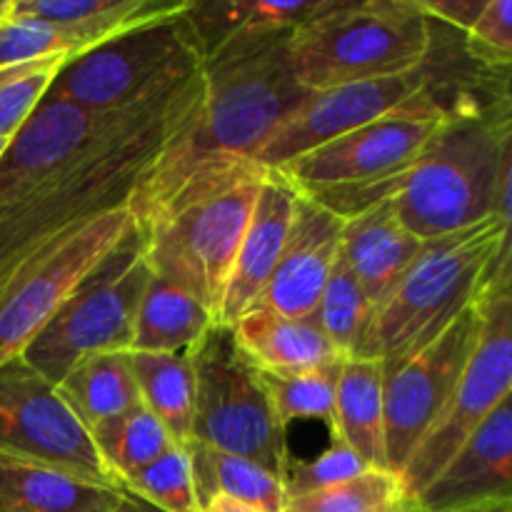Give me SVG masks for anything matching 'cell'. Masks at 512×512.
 <instances>
[{
    "label": "cell",
    "instance_id": "cell-42",
    "mask_svg": "<svg viewBox=\"0 0 512 512\" xmlns=\"http://www.w3.org/2000/svg\"><path fill=\"white\" fill-rule=\"evenodd\" d=\"M385 512H415V503H410V500H403V503H398L395 508H390Z\"/></svg>",
    "mask_w": 512,
    "mask_h": 512
},
{
    "label": "cell",
    "instance_id": "cell-7",
    "mask_svg": "<svg viewBox=\"0 0 512 512\" xmlns=\"http://www.w3.org/2000/svg\"><path fill=\"white\" fill-rule=\"evenodd\" d=\"M188 10L125 30L68 60L48 95L88 113H118L178 88L203 70Z\"/></svg>",
    "mask_w": 512,
    "mask_h": 512
},
{
    "label": "cell",
    "instance_id": "cell-11",
    "mask_svg": "<svg viewBox=\"0 0 512 512\" xmlns=\"http://www.w3.org/2000/svg\"><path fill=\"white\" fill-rule=\"evenodd\" d=\"M460 40L463 35H458L455 43H445V53H440L438 40H435L430 60L413 73L335 85V88L310 93L270 135L263 150L255 155V163L265 170H278L320 145L333 143L363 125L408 108L438 83Z\"/></svg>",
    "mask_w": 512,
    "mask_h": 512
},
{
    "label": "cell",
    "instance_id": "cell-35",
    "mask_svg": "<svg viewBox=\"0 0 512 512\" xmlns=\"http://www.w3.org/2000/svg\"><path fill=\"white\" fill-rule=\"evenodd\" d=\"M145 3L148 0H15V15L53 25H88L128 18Z\"/></svg>",
    "mask_w": 512,
    "mask_h": 512
},
{
    "label": "cell",
    "instance_id": "cell-5",
    "mask_svg": "<svg viewBox=\"0 0 512 512\" xmlns=\"http://www.w3.org/2000/svg\"><path fill=\"white\" fill-rule=\"evenodd\" d=\"M265 175L258 163L223 170L173 200L143 233L150 270L200 300L215 320Z\"/></svg>",
    "mask_w": 512,
    "mask_h": 512
},
{
    "label": "cell",
    "instance_id": "cell-8",
    "mask_svg": "<svg viewBox=\"0 0 512 512\" xmlns=\"http://www.w3.org/2000/svg\"><path fill=\"white\" fill-rule=\"evenodd\" d=\"M153 275L140 228L65 300L20 358L58 385L83 360L130 353L135 315Z\"/></svg>",
    "mask_w": 512,
    "mask_h": 512
},
{
    "label": "cell",
    "instance_id": "cell-24",
    "mask_svg": "<svg viewBox=\"0 0 512 512\" xmlns=\"http://www.w3.org/2000/svg\"><path fill=\"white\" fill-rule=\"evenodd\" d=\"M140 403L165 425L170 438L188 448L193 443L195 373L185 353H128Z\"/></svg>",
    "mask_w": 512,
    "mask_h": 512
},
{
    "label": "cell",
    "instance_id": "cell-41",
    "mask_svg": "<svg viewBox=\"0 0 512 512\" xmlns=\"http://www.w3.org/2000/svg\"><path fill=\"white\" fill-rule=\"evenodd\" d=\"M15 15V0H0V28L10 23Z\"/></svg>",
    "mask_w": 512,
    "mask_h": 512
},
{
    "label": "cell",
    "instance_id": "cell-19",
    "mask_svg": "<svg viewBox=\"0 0 512 512\" xmlns=\"http://www.w3.org/2000/svg\"><path fill=\"white\" fill-rule=\"evenodd\" d=\"M423 240L415 238L393 208V200L375 205L355 218L345 220L343 260L358 278L373 310L398 285L405 270L423 250Z\"/></svg>",
    "mask_w": 512,
    "mask_h": 512
},
{
    "label": "cell",
    "instance_id": "cell-22",
    "mask_svg": "<svg viewBox=\"0 0 512 512\" xmlns=\"http://www.w3.org/2000/svg\"><path fill=\"white\" fill-rule=\"evenodd\" d=\"M333 440L348 445L368 468L390 470L385 453V368L378 360L340 363Z\"/></svg>",
    "mask_w": 512,
    "mask_h": 512
},
{
    "label": "cell",
    "instance_id": "cell-36",
    "mask_svg": "<svg viewBox=\"0 0 512 512\" xmlns=\"http://www.w3.org/2000/svg\"><path fill=\"white\" fill-rule=\"evenodd\" d=\"M465 48L485 68H512V0H488L475 28L465 35Z\"/></svg>",
    "mask_w": 512,
    "mask_h": 512
},
{
    "label": "cell",
    "instance_id": "cell-39",
    "mask_svg": "<svg viewBox=\"0 0 512 512\" xmlns=\"http://www.w3.org/2000/svg\"><path fill=\"white\" fill-rule=\"evenodd\" d=\"M203 512H265L255 505L243 503V500L225 498V495H218V498H210L208 503L203 505Z\"/></svg>",
    "mask_w": 512,
    "mask_h": 512
},
{
    "label": "cell",
    "instance_id": "cell-18",
    "mask_svg": "<svg viewBox=\"0 0 512 512\" xmlns=\"http://www.w3.org/2000/svg\"><path fill=\"white\" fill-rule=\"evenodd\" d=\"M298 195V190L283 175L268 170L263 185H260L258 203L250 215L245 238L240 243L215 325L233 328L240 315L258 305L260 295L268 288L280 255H283Z\"/></svg>",
    "mask_w": 512,
    "mask_h": 512
},
{
    "label": "cell",
    "instance_id": "cell-3",
    "mask_svg": "<svg viewBox=\"0 0 512 512\" xmlns=\"http://www.w3.org/2000/svg\"><path fill=\"white\" fill-rule=\"evenodd\" d=\"M505 118V70H498L405 170L393 208L415 238L428 243L495 218Z\"/></svg>",
    "mask_w": 512,
    "mask_h": 512
},
{
    "label": "cell",
    "instance_id": "cell-20",
    "mask_svg": "<svg viewBox=\"0 0 512 512\" xmlns=\"http://www.w3.org/2000/svg\"><path fill=\"white\" fill-rule=\"evenodd\" d=\"M240 353L265 373H298L340 363L315 318H288L255 305L230 328Z\"/></svg>",
    "mask_w": 512,
    "mask_h": 512
},
{
    "label": "cell",
    "instance_id": "cell-43",
    "mask_svg": "<svg viewBox=\"0 0 512 512\" xmlns=\"http://www.w3.org/2000/svg\"><path fill=\"white\" fill-rule=\"evenodd\" d=\"M8 143H10V140H0V155H3V150L8 148Z\"/></svg>",
    "mask_w": 512,
    "mask_h": 512
},
{
    "label": "cell",
    "instance_id": "cell-37",
    "mask_svg": "<svg viewBox=\"0 0 512 512\" xmlns=\"http://www.w3.org/2000/svg\"><path fill=\"white\" fill-rule=\"evenodd\" d=\"M415 3L425 18L465 38L480 20L488 0H415Z\"/></svg>",
    "mask_w": 512,
    "mask_h": 512
},
{
    "label": "cell",
    "instance_id": "cell-31",
    "mask_svg": "<svg viewBox=\"0 0 512 512\" xmlns=\"http://www.w3.org/2000/svg\"><path fill=\"white\" fill-rule=\"evenodd\" d=\"M123 493L135 495L160 512H203L195 493L188 448L180 445H173L148 468L130 475L123 483Z\"/></svg>",
    "mask_w": 512,
    "mask_h": 512
},
{
    "label": "cell",
    "instance_id": "cell-27",
    "mask_svg": "<svg viewBox=\"0 0 512 512\" xmlns=\"http://www.w3.org/2000/svg\"><path fill=\"white\" fill-rule=\"evenodd\" d=\"M90 438H93L105 468L118 480L120 488L130 475L148 468L160 455L168 453L173 445H178L170 438L165 425L143 403L130 408L120 418L95 428Z\"/></svg>",
    "mask_w": 512,
    "mask_h": 512
},
{
    "label": "cell",
    "instance_id": "cell-26",
    "mask_svg": "<svg viewBox=\"0 0 512 512\" xmlns=\"http://www.w3.org/2000/svg\"><path fill=\"white\" fill-rule=\"evenodd\" d=\"M188 455L200 505L218 495L243 500L265 512H283L288 503V490L283 480L270 470L260 468L253 460L208 448L203 443H190Z\"/></svg>",
    "mask_w": 512,
    "mask_h": 512
},
{
    "label": "cell",
    "instance_id": "cell-23",
    "mask_svg": "<svg viewBox=\"0 0 512 512\" xmlns=\"http://www.w3.org/2000/svg\"><path fill=\"white\" fill-rule=\"evenodd\" d=\"M210 328H215V318L200 300L153 273L135 315L130 353H185Z\"/></svg>",
    "mask_w": 512,
    "mask_h": 512
},
{
    "label": "cell",
    "instance_id": "cell-17",
    "mask_svg": "<svg viewBox=\"0 0 512 512\" xmlns=\"http://www.w3.org/2000/svg\"><path fill=\"white\" fill-rule=\"evenodd\" d=\"M500 495H512V395L465 438L413 503L418 512H443Z\"/></svg>",
    "mask_w": 512,
    "mask_h": 512
},
{
    "label": "cell",
    "instance_id": "cell-15",
    "mask_svg": "<svg viewBox=\"0 0 512 512\" xmlns=\"http://www.w3.org/2000/svg\"><path fill=\"white\" fill-rule=\"evenodd\" d=\"M345 218L298 195L288 240L258 305L288 318H315L325 285L343 253Z\"/></svg>",
    "mask_w": 512,
    "mask_h": 512
},
{
    "label": "cell",
    "instance_id": "cell-38",
    "mask_svg": "<svg viewBox=\"0 0 512 512\" xmlns=\"http://www.w3.org/2000/svg\"><path fill=\"white\" fill-rule=\"evenodd\" d=\"M443 512H512V495L475 500V503H465V505H458V508H450Z\"/></svg>",
    "mask_w": 512,
    "mask_h": 512
},
{
    "label": "cell",
    "instance_id": "cell-10",
    "mask_svg": "<svg viewBox=\"0 0 512 512\" xmlns=\"http://www.w3.org/2000/svg\"><path fill=\"white\" fill-rule=\"evenodd\" d=\"M0 453L123 490L58 385L45 380L23 358L0 368Z\"/></svg>",
    "mask_w": 512,
    "mask_h": 512
},
{
    "label": "cell",
    "instance_id": "cell-4",
    "mask_svg": "<svg viewBox=\"0 0 512 512\" xmlns=\"http://www.w3.org/2000/svg\"><path fill=\"white\" fill-rule=\"evenodd\" d=\"M435 23L415 0H335L288 38V65L308 93L413 73L430 60Z\"/></svg>",
    "mask_w": 512,
    "mask_h": 512
},
{
    "label": "cell",
    "instance_id": "cell-14",
    "mask_svg": "<svg viewBox=\"0 0 512 512\" xmlns=\"http://www.w3.org/2000/svg\"><path fill=\"white\" fill-rule=\"evenodd\" d=\"M173 90L138 108L118 110V113H88L78 105L45 95L43 103L35 108L28 123L15 133V138L0 155V213L73 168L103 140L133 125L155 105L163 103Z\"/></svg>",
    "mask_w": 512,
    "mask_h": 512
},
{
    "label": "cell",
    "instance_id": "cell-28",
    "mask_svg": "<svg viewBox=\"0 0 512 512\" xmlns=\"http://www.w3.org/2000/svg\"><path fill=\"white\" fill-rule=\"evenodd\" d=\"M340 363L298 370V373H265V370L255 368L265 395H268L270 408L285 430L298 420H318L333 438Z\"/></svg>",
    "mask_w": 512,
    "mask_h": 512
},
{
    "label": "cell",
    "instance_id": "cell-2",
    "mask_svg": "<svg viewBox=\"0 0 512 512\" xmlns=\"http://www.w3.org/2000/svg\"><path fill=\"white\" fill-rule=\"evenodd\" d=\"M200 88L203 70L143 118L103 140L73 168L0 213V283L55 238L128 203L155 153L190 113Z\"/></svg>",
    "mask_w": 512,
    "mask_h": 512
},
{
    "label": "cell",
    "instance_id": "cell-40",
    "mask_svg": "<svg viewBox=\"0 0 512 512\" xmlns=\"http://www.w3.org/2000/svg\"><path fill=\"white\" fill-rule=\"evenodd\" d=\"M108 512H160V510L150 508L148 503H143V500L135 498V495L123 493V495H120L118 505H115V508H110Z\"/></svg>",
    "mask_w": 512,
    "mask_h": 512
},
{
    "label": "cell",
    "instance_id": "cell-9",
    "mask_svg": "<svg viewBox=\"0 0 512 512\" xmlns=\"http://www.w3.org/2000/svg\"><path fill=\"white\" fill-rule=\"evenodd\" d=\"M195 373L193 443L240 455L288 480V430L278 423L255 365L230 328H210L190 350Z\"/></svg>",
    "mask_w": 512,
    "mask_h": 512
},
{
    "label": "cell",
    "instance_id": "cell-6",
    "mask_svg": "<svg viewBox=\"0 0 512 512\" xmlns=\"http://www.w3.org/2000/svg\"><path fill=\"white\" fill-rule=\"evenodd\" d=\"M498 245V218L428 240L388 298L373 310L355 358L390 365L433 343L475 305Z\"/></svg>",
    "mask_w": 512,
    "mask_h": 512
},
{
    "label": "cell",
    "instance_id": "cell-33",
    "mask_svg": "<svg viewBox=\"0 0 512 512\" xmlns=\"http://www.w3.org/2000/svg\"><path fill=\"white\" fill-rule=\"evenodd\" d=\"M65 63L68 58H48L0 68V140H13L15 133L28 123Z\"/></svg>",
    "mask_w": 512,
    "mask_h": 512
},
{
    "label": "cell",
    "instance_id": "cell-25",
    "mask_svg": "<svg viewBox=\"0 0 512 512\" xmlns=\"http://www.w3.org/2000/svg\"><path fill=\"white\" fill-rule=\"evenodd\" d=\"M58 390L90 433L140 403L128 353H103L83 360L60 380Z\"/></svg>",
    "mask_w": 512,
    "mask_h": 512
},
{
    "label": "cell",
    "instance_id": "cell-29",
    "mask_svg": "<svg viewBox=\"0 0 512 512\" xmlns=\"http://www.w3.org/2000/svg\"><path fill=\"white\" fill-rule=\"evenodd\" d=\"M370 315H373V305L365 298L358 278L340 255L338 265L320 295L318 310H315V323L320 325L340 360L355 358L365 328L370 323Z\"/></svg>",
    "mask_w": 512,
    "mask_h": 512
},
{
    "label": "cell",
    "instance_id": "cell-16",
    "mask_svg": "<svg viewBox=\"0 0 512 512\" xmlns=\"http://www.w3.org/2000/svg\"><path fill=\"white\" fill-rule=\"evenodd\" d=\"M333 5L335 0H210L190 5L188 23L198 40L203 65H213L290 38L300 25Z\"/></svg>",
    "mask_w": 512,
    "mask_h": 512
},
{
    "label": "cell",
    "instance_id": "cell-1",
    "mask_svg": "<svg viewBox=\"0 0 512 512\" xmlns=\"http://www.w3.org/2000/svg\"><path fill=\"white\" fill-rule=\"evenodd\" d=\"M288 65V38L203 65V88L128 198L140 233L195 185L255 163L270 135L308 98Z\"/></svg>",
    "mask_w": 512,
    "mask_h": 512
},
{
    "label": "cell",
    "instance_id": "cell-21",
    "mask_svg": "<svg viewBox=\"0 0 512 512\" xmlns=\"http://www.w3.org/2000/svg\"><path fill=\"white\" fill-rule=\"evenodd\" d=\"M123 490L0 453V512H108Z\"/></svg>",
    "mask_w": 512,
    "mask_h": 512
},
{
    "label": "cell",
    "instance_id": "cell-12",
    "mask_svg": "<svg viewBox=\"0 0 512 512\" xmlns=\"http://www.w3.org/2000/svg\"><path fill=\"white\" fill-rule=\"evenodd\" d=\"M478 308L480 333L453 400L400 475L408 500L418 498L438 478L465 438L512 395V295Z\"/></svg>",
    "mask_w": 512,
    "mask_h": 512
},
{
    "label": "cell",
    "instance_id": "cell-30",
    "mask_svg": "<svg viewBox=\"0 0 512 512\" xmlns=\"http://www.w3.org/2000/svg\"><path fill=\"white\" fill-rule=\"evenodd\" d=\"M403 500L408 498L398 475L370 468L345 483L288 498L283 512H385Z\"/></svg>",
    "mask_w": 512,
    "mask_h": 512
},
{
    "label": "cell",
    "instance_id": "cell-13",
    "mask_svg": "<svg viewBox=\"0 0 512 512\" xmlns=\"http://www.w3.org/2000/svg\"><path fill=\"white\" fill-rule=\"evenodd\" d=\"M480 333V308L470 305L445 333L418 353L385 368V453L400 478L410 458L453 400Z\"/></svg>",
    "mask_w": 512,
    "mask_h": 512
},
{
    "label": "cell",
    "instance_id": "cell-34",
    "mask_svg": "<svg viewBox=\"0 0 512 512\" xmlns=\"http://www.w3.org/2000/svg\"><path fill=\"white\" fill-rule=\"evenodd\" d=\"M365 470L370 468L358 453H353L340 440H330V445L323 453H318L310 460H298V463L290 465L285 490H288V498H298V495H308L315 493V490H323L330 488V485L358 478Z\"/></svg>",
    "mask_w": 512,
    "mask_h": 512
},
{
    "label": "cell",
    "instance_id": "cell-32",
    "mask_svg": "<svg viewBox=\"0 0 512 512\" xmlns=\"http://www.w3.org/2000/svg\"><path fill=\"white\" fill-rule=\"evenodd\" d=\"M505 95H508V118H505L498 203H495V218L500 223V245L490 260L488 270H485L483 280H480L475 305L512 295V68L505 70Z\"/></svg>",
    "mask_w": 512,
    "mask_h": 512
}]
</instances>
